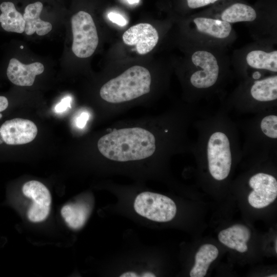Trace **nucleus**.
I'll list each match as a JSON object with an SVG mask.
<instances>
[{"instance_id":"1","label":"nucleus","mask_w":277,"mask_h":277,"mask_svg":"<svg viewBox=\"0 0 277 277\" xmlns=\"http://www.w3.org/2000/svg\"><path fill=\"white\" fill-rule=\"evenodd\" d=\"M165 117L146 115L111 124L95 142V152L109 165L152 163L166 152L169 129Z\"/></svg>"},{"instance_id":"2","label":"nucleus","mask_w":277,"mask_h":277,"mask_svg":"<svg viewBox=\"0 0 277 277\" xmlns=\"http://www.w3.org/2000/svg\"><path fill=\"white\" fill-rule=\"evenodd\" d=\"M152 85L149 70L138 65L109 78L99 90L103 118L110 120L143 103L152 92Z\"/></svg>"},{"instance_id":"3","label":"nucleus","mask_w":277,"mask_h":277,"mask_svg":"<svg viewBox=\"0 0 277 277\" xmlns=\"http://www.w3.org/2000/svg\"><path fill=\"white\" fill-rule=\"evenodd\" d=\"M72 50L77 57L87 58L94 52L98 43L95 25L91 15L80 11L71 18Z\"/></svg>"},{"instance_id":"4","label":"nucleus","mask_w":277,"mask_h":277,"mask_svg":"<svg viewBox=\"0 0 277 277\" xmlns=\"http://www.w3.org/2000/svg\"><path fill=\"white\" fill-rule=\"evenodd\" d=\"M134 209L139 215L158 222H169L176 213V206L172 200L149 191L143 192L136 197Z\"/></svg>"},{"instance_id":"5","label":"nucleus","mask_w":277,"mask_h":277,"mask_svg":"<svg viewBox=\"0 0 277 277\" xmlns=\"http://www.w3.org/2000/svg\"><path fill=\"white\" fill-rule=\"evenodd\" d=\"M207 159L210 173L214 179L222 181L228 176L231 154L229 141L225 133L215 132L210 136L207 144Z\"/></svg>"},{"instance_id":"6","label":"nucleus","mask_w":277,"mask_h":277,"mask_svg":"<svg viewBox=\"0 0 277 277\" xmlns=\"http://www.w3.org/2000/svg\"><path fill=\"white\" fill-rule=\"evenodd\" d=\"M22 190L32 202L27 213L29 220L33 223L44 221L51 209V195L49 189L42 183L31 180L23 185Z\"/></svg>"},{"instance_id":"7","label":"nucleus","mask_w":277,"mask_h":277,"mask_svg":"<svg viewBox=\"0 0 277 277\" xmlns=\"http://www.w3.org/2000/svg\"><path fill=\"white\" fill-rule=\"evenodd\" d=\"M37 134V128L32 121L14 118L0 126V144L18 145L32 142Z\"/></svg>"},{"instance_id":"8","label":"nucleus","mask_w":277,"mask_h":277,"mask_svg":"<svg viewBox=\"0 0 277 277\" xmlns=\"http://www.w3.org/2000/svg\"><path fill=\"white\" fill-rule=\"evenodd\" d=\"M253 190L248 195L249 204L255 208H263L273 202L277 196V181L274 176L258 173L249 181Z\"/></svg>"},{"instance_id":"9","label":"nucleus","mask_w":277,"mask_h":277,"mask_svg":"<svg viewBox=\"0 0 277 277\" xmlns=\"http://www.w3.org/2000/svg\"><path fill=\"white\" fill-rule=\"evenodd\" d=\"M192 62L202 70L193 73L190 83L197 88H207L213 86L217 81L219 67L215 56L206 51H197L192 55Z\"/></svg>"},{"instance_id":"10","label":"nucleus","mask_w":277,"mask_h":277,"mask_svg":"<svg viewBox=\"0 0 277 277\" xmlns=\"http://www.w3.org/2000/svg\"><path fill=\"white\" fill-rule=\"evenodd\" d=\"M156 30L148 23H140L133 26L123 34L124 43L130 46H135L137 52L141 55L150 52L159 41Z\"/></svg>"},{"instance_id":"11","label":"nucleus","mask_w":277,"mask_h":277,"mask_svg":"<svg viewBox=\"0 0 277 277\" xmlns=\"http://www.w3.org/2000/svg\"><path fill=\"white\" fill-rule=\"evenodd\" d=\"M44 67L39 62L25 65L15 58L10 60L6 74L9 80L19 86H31L36 75L44 72Z\"/></svg>"},{"instance_id":"12","label":"nucleus","mask_w":277,"mask_h":277,"mask_svg":"<svg viewBox=\"0 0 277 277\" xmlns=\"http://www.w3.org/2000/svg\"><path fill=\"white\" fill-rule=\"evenodd\" d=\"M43 5L40 2L28 5L23 15L25 21L24 32L27 35H32L36 32L38 35H45L52 29V25L48 22L42 20L40 14Z\"/></svg>"},{"instance_id":"13","label":"nucleus","mask_w":277,"mask_h":277,"mask_svg":"<svg viewBox=\"0 0 277 277\" xmlns=\"http://www.w3.org/2000/svg\"><path fill=\"white\" fill-rule=\"evenodd\" d=\"M250 235V231L247 227L237 224L221 231L218 238L227 247L243 253L248 249L247 242Z\"/></svg>"},{"instance_id":"14","label":"nucleus","mask_w":277,"mask_h":277,"mask_svg":"<svg viewBox=\"0 0 277 277\" xmlns=\"http://www.w3.org/2000/svg\"><path fill=\"white\" fill-rule=\"evenodd\" d=\"M90 213L89 205L81 201L66 204L61 210V215L65 223L69 227L74 230L84 226Z\"/></svg>"},{"instance_id":"15","label":"nucleus","mask_w":277,"mask_h":277,"mask_svg":"<svg viewBox=\"0 0 277 277\" xmlns=\"http://www.w3.org/2000/svg\"><path fill=\"white\" fill-rule=\"evenodd\" d=\"M0 24L4 30L18 33L24 32L25 21L13 2H2L0 4Z\"/></svg>"},{"instance_id":"16","label":"nucleus","mask_w":277,"mask_h":277,"mask_svg":"<svg viewBox=\"0 0 277 277\" xmlns=\"http://www.w3.org/2000/svg\"><path fill=\"white\" fill-rule=\"evenodd\" d=\"M219 250L214 245L204 244L200 247L195 256V263L190 272L191 277H203L210 264L217 257Z\"/></svg>"},{"instance_id":"17","label":"nucleus","mask_w":277,"mask_h":277,"mask_svg":"<svg viewBox=\"0 0 277 277\" xmlns=\"http://www.w3.org/2000/svg\"><path fill=\"white\" fill-rule=\"evenodd\" d=\"M193 22L199 31L219 38L228 37L231 26L227 22L206 17H196Z\"/></svg>"},{"instance_id":"18","label":"nucleus","mask_w":277,"mask_h":277,"mask_svg":"<svg viewBox=\"0 0 277 277\" xmlns=\"http://www.w3.org/2000/svg\"><path fill=\"white\" fill-rule=\"evenodd\" d=\"M250 93L253 98L268 102L277 98V76L256 81L251 87Z\"/></svg>"},{"instance_id":"19","label":"nucleus","mask_w":277,"mask_h":277,"mask_svg":"<svg viewBox=\"0 0 277 277\" xmlns=\"http://www.w3.org/2000/svg\"><path fill=\"white\" fill-rule=\"evenodd\" d=\"M256 17L254 9L251 6L242 3H235L223 11L221 15L222 21L228 23L252 22Z\"/></svg>"},{"instance_id":"20","label":"nucleus","mask_w":277,"mask_h":277,"mask_svg":"<svg viewBox=\"0 0 277 277\" xmlns=\"http://www.w3.org/2000/svg\"><path fill=\"white\" fill-rule=\"evenodd\" d=\"M246 62L251 67L277 71V51L266 52L262 50L250 51L246 56Z\"/></svg>"},{"instance_id":"21","label":"nucleus","mask_w":277,"mask_h":277,"mask_svg":"<svg viewBox=\"0 0 277 277\" xmlns=\"http://www.w3.org/2000/svg\"><path fill=\"white\" fill-rule=\"evenodd\" d=\"M261 128L263 132L268 137L277 138V116L269 115L264 117L261 122Z\"/></svg>"},{"instance_id":"22","label":"nucleus","mask_w":277,"mask_h":277,"mask_svg":"<svg viewBox=\"0 0 277 277\" xmlns=\"http://www.w3.org/2000/svg\"><path fill=\"white\" fill-rule=\"evenodd\" d=\"M108 17L112 22L120 26H125L128 24L127 20L118 13L111 12L108 14Z\"/></svg>"},{"instance_id":"23","label":"nucleus","mask_w":277,"mask_h":277,"mask_svg":"<svg viewBox=\"0 0 277 277\" xmlns=\"http://www.w3.org/2000/svg\"><path fill=\"white\" fill-rule=\"evenodd\" d=\"M71 98L69 96L63 98L61 101L58 103L55 107V111L57 113L63 112L67 110L68 108H71Z\"/></svg>"},{"instance_id":"24","label":"nucleus","mask_w":277,"mask_h":277,"mask_svg":"<svg viewBox=\"0 0 277 277\" xmlns=\"http://www.w3.org/2000/svg\"><path fill=\"white\" fill-rule=\"evenodd\" d=\"M217 0H187L189 8L195 9L214 3Z\"/></svg>"},{"instance_id":"25","label":"nucleus","mask_w":277,"mask_h":277,"mask_svg":"<svg viewBox=\"0 0 277 277\" xmlns=\"http://www.w3.org/2000/svg\"><path fill=\"white\" fill-rule=\"evenodd\" d=\"M89 114L87 112H82L77 117L75 121L76 126L81 129L84 128L89 119Z\"/></svg>"},{"instance_id":"26","label":"nucleus","mask_w":277,"mask_h":277,"mask_svg":"<svg viewBox=\"0 0 277 277\" xmlns=\"http://www.w3.org/2000/svg\"><path fill=\"white\" fill-rule=\"evenodd\" d=\"M8 98L5 96L0 95V120L3 117L2 112L8 108Z\"/></svg>"},{"instance_id":"27","label":"nucleus","mask_w":277,"mask_h":277,"mask_svg":"<svg viewBox=\"0 0 277 277\" xmlns=\"http://www.w3.org/2000/svg\"><path fill=\"white\" fill-rule=\"evenodd\" d=\"M120 277H137L140 276L137 273L132 271H128L122 274Z\"/></svg>"},{"instance_id":"28","label":"nucleus","mask_w":277,"mask_h":277,"mask_svg":"<svg viewBox=\"0 0 277 277\" xmlns=\"http://www.w3.org/2000/svg\"><path fill=\"white\" fill-rule=\"evenodd\" d=\"M140 276L143 277H154L155 275L154 274L151 273V272H145L142 274Z\"/></svg>"},{"instance_id":"29","label":"nucleus","mask_w":277,"mask_h":277,"mask_svg":"<svg viewBox=\"0 0 277 277\" xmlns=\"http://www.w3.org/2000/svg\"><path fill=\"white\" fill-rule=\"evenodd\" d=\"M129 4H133L139 2L140 0H126Z\"/></svg>"},{"instance_id":"30","label":"nucleus","mask_w":277,"mask_h":277,"mask_svg":"<svg viewBox=\"0 0 277 277\" xmlns=\"http://www.w3.org/2000/svg\"><path fill=\"white\" fill-rule=\"evenodd\" d=\"M269 276V277H273H273H275V276L276 277L277 275H276V274H275V275H269V276Z\"/></svg>"},{"instance_id":"31","label":"nucleus","mask_w":277,"mask_h":277,"mask_svg":"<svg viewBox=\"0 0 277 277\" xmlns=\"http://www.w3.org/2000/svg\"><path fill=\"white\" fill-rule=\"evenodd\" d=\"M21 48H23V46H21Z\"/></svg>"}]
</instances>
